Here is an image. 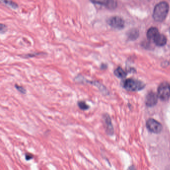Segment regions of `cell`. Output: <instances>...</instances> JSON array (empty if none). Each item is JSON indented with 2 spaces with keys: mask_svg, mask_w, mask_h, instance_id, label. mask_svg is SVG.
I'll use <instances>...</instances> for the list:
<instances>
[{
  "mask_svg": "<svg viewBox=\"0 0 170 170\" xmlns=\"http://www.w3.org/2000/svg\"><path fill=\"white\" fill-rule=\"evenodd\" d=\"M158 96L163 101H166L170 98V84L168 82L161 83L158 88Z\"/></svg>",
  "mask_w": 170,
  "mask_h": 170,
  "instance_id": "3",
  "label": "cell"
},
{
  "mask_svg": "<svg viewBox=\"0 0 170 170\" xmlns=\"http://www.w3.org/2000/svg\"><path fill=\"white\" fill-rule=\"evenodd\" d=\"M123 86L127 90L136 91L143 89L145 88V84L138 80L130 78L125 80L123 83Z\"/></svg>",
  "mask_w": 170,
  "mask_h": 170,
  "instance_id": "2",
  "label": "cell"
},
{
  "mask_svg": "<svg viewBox=\"0 0 170 170\" xmlns=\"http://www.w3.org/2000/svg\"><path fill=\"white\" fill-rule=\"evenodd\" d=\"M114 75L119 78H125L127 75L126 72L120 67H118L114 70Z\"/></svg>",
  "mask_w": 170,
  "mask_h": 170,
  "instance_id": "12",
  "label": "cell"
},
{
  "mask_svg": "<svg viewBox=\"0 0 170 170\" xmlns=\"http://www.w3.org/2000/svg\"><path fill=\"white\" fill-rule=\"evenodd\" d=\"M169 6L166 2L159 3L156 5L154 9L153 17L155 21L158 22H162L165 20L168 14Z\"/></svg>",
  "mask_w": 170,
  "mask_h": 170,
  "instance_id": "1",
  "label": "cell"
},
{
  "mask_svg": "<svg viewBox=\"0 0 170 170\" xmlns=\"http://www.w3.org/2000/svg\"><path fill=\"white\" fill-rule=\"evenodd\" d=\"M158 96L155 93L150 92L147 94L146 98V104L149 107L154 106L158 101Z\"/></svg>",
  "mask_w": 170,
  "mask_h": 170,
  "instance_id": "9",
  "label": "cell"
},
{
  "mask_svg": "<svg viewBox=\"0 0 170 170\" xmlns=\"http://www.w3.org/2000/svg\"><path fill=\"white\" fill-rule=\"evenodd\" d=\"M2 3L8 6L9 7L13 9H18V5L17 4L14 2L13 0H1Z\"/></svg>",
  "mask_w": 170,
  "mask_h": 170,
  "instance_id": "14",
  "label": "cell"
},
{
  "mask_svg": "<svg viewBox=\"0 0 170 170\" xmlns=\"http://www.w3.org/2000/svg\"><path fill=\"white\" fill-rule=\"evenodd\" d=\"M33 155L30 153H26L25 154V159L27 161H30L33 159Z\"/></svg>",
  "mask_w": 170,
  "mask_h": 170,
  "instance_id": "17",
  "label": "cell"
},
{
  "mask_svg": "<svg viewBox=\"0 0 170 170\" xmlns=\"http://www.w3.org/2000/svg\"><path fill=\"white\" fill-rule=\"evenodd\" d=\"M155 43L158 46H164L167 43V38L162 34L159 33L153 40Z\"/></svg>",
  "mask_w": 170,
  "mask_h": 170,
  "instance_id": "10",
  "label": "cell"
},
{
  "mask_svg": "<svg viewBox=\"0 0 170 170\" xmlns=\"http://www.w3.org/2000/svg\"><path fill=\"white\" fill-rule=\"evenodd\" d=\"M103 120L104 123L105 130L107 134L112 136L114 134V128L112 123L111 119L107 113H105L103 115Z\"/></svg>",
  "mask_w": 170,
  "mask_h": 170,
  "instance_id": "7",
  "label": "cell"
},
{
  "mask_svg": "<svg viewBox=\"0 0 170 170\" xmlns=\"http://www.w3.org/2000/svg\"><path fill=\"white\" fill-rule=\"evenodd\" d=\"M108 25L114 29L121 30L124 28L125 22L120 17L114 16L109 18L107 21Z\"/></svg>",
  "mask_w": 170,
  "mask_h": 170,
  "instance_id": "5",
  "label": "cell"
},
{
  "mask_svg": "<svg viewBox=\"0 0 170 170\" xmlns=\"http://www.w3.org/2000/svg\"><path fill=\"white\" fill-rule=\"evenodd\" d=\"M146 126L148 130L154 133H159L162 130V126L158 121L154 119H149L147 121Z\"/></svg>",
  "mask_w": 170,
  "mask_h": 170,
  "instance_id": "6",
  "label": "cell"
},
{
  "mask_svg": "<svg viewBox=\"0 0 170 170\" xmlns=\"http://www.w3.org/2000/svg\"><path fill=\"white\" fill-rule=\"evenodd\" d=\"M159 33V30L157 28L155 27H151L148 30L147 33V36L149 40H153Z\"/></svg>",
  "mask_w": 170,
  "mask_h": 170,
  "instance_id": "11",
  "label": "cell"
},
{
  "mask_svg": "<svg viewBox=\"0 0 170 170\" xmlns=\"http://www.w3.org/2000/svg\"><path fill=\"white\" fill-rule=\"evenodd\" d=\"M139 32L137 29H132L128 33V37L131 40H135L138 38Z\"/></svg>",
  "mask_w": 170,
  "mask_h": 170,
  "instance_id": "13",
  "label": "cell"
},
{
  "mask_svg": "<svg viewBox=\"0 0 170 170\" xmlns=\"http://www.w3.org/2000/svg\"><path fill=\"white\" fill-rule=\"evenodd\" d=\"M90 1L94 4L104 6L109 9H114L117 7L115 0H90Z\"/></svg>",
  "mask_w": 170,
  "mask_h": 170,
  "instance_id": "8",
  "label": "cell"
},
{
  "mask_svg": "<svg viewBox=\"0 0 170 170\" xmlns=\"http://www.w3.org/2000/svg\"><path fill=\"white\" fill-rule=\"evenodd\" d=\"M105 67H106V65H105L104 64H102L101 65V69H105Z\"/></svg>",
  "mask_w": 170,
  "mask_h": 170,
  "instance_id": "19",
  "label": "cell"
},
{
  "mask_svg": "<svg viewBox=\"0 0 170 170\" xmlns=\"http://www.w3.org/2000/svg\"><path fill=\"white\" fill-rule=\"evenodd\" d=\"M77 105H78V107L80 108V109L83 110V111H85V110L89 109V108H90L89 105L86 103V102L82 101V100L78 101V102H77Z\"/></svg>",
  "mask_w": 170,
  "mask_h": 170,
  "instance_id": "15",
  "label": "cell"
},
{
  "mask_svg": "<svg viewBox=\"0 0 170 170\" xmlns=\"http://www.w3.org/2000/svg\"><path fill=\"white\" fill-rule=\"evenodd\" d=\"M14 88H16V89L22 94H26L27 90L25 89V88H24L22 86H20V85H19L18 84H14Z\"/></svg>",
  "mask_w": 170,
  "mask_h": 170,
  "instance_id": "16",
  "label": "cell"
},
{
  "mask_svg": "<svg viewBox=\"0 0 170 170\" xmlns=\"http://www.w3.org/2000/svg\"><path fill=\"white\" fill-rule=\"evenodd\" d=\"M75 80L78 82H84L89 83V84L93 85L94 86H96L98 89L100 91V92H102L103 94H107V90L106 88L104 85L103 84H102L101 83L98 81H90L85 79L81 75H78L76 76L75 78Z\"/></svg>",
  "mask_w": 170,
  "mask_h": 170,
  "instance_id": "4",
  "label": "cell"
},
{
  "mask_svg": "<svg viewBox=\"0 0 170 170\" xmlns=\"http://www.w3.org/2000/svg\"><path fill=\"white\" fill-rule=\"evenodd\" d=\"M0 28H1V33H5L6 31L7 27L4 24H1Z\"/></svg>",
  "mask_w": 170,
  "mask_h": 170,
  "instance_id": "18",
  "label": "cell"
}]
</instances>
